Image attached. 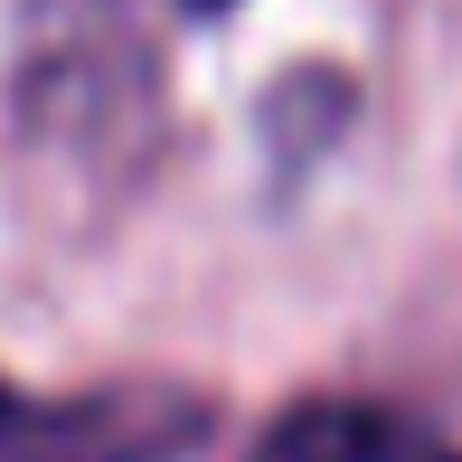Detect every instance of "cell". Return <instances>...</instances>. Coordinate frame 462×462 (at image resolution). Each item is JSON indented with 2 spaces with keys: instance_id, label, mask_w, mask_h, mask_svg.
I'll return each mask as SVG.
<instances>
[{
  "instance_id": "cell-1",
  "label": "cell",
  "mask_w": 462,
  "mask_h": 462,
  "mask_svg": "<svg viewBox=\"0 0 462 462\" xmlns=\"http://www.w3.org/2000/svg\"><path fill=\"white\" fill-rule=\"evenodd\" d=\"M217 434V406L189 387H86L29 396L0 377V462H189Z\"/></svg>"
},
{
  "instance_id": "cell-2",
  "label": "cell",
  "mask_w": 462,
  "mask_h": 462,
  "mask_svg": "<svg viewBox=\"0 0 462 462\" xmlns=\"http://www.w3.org/2000/svg\"><path fill=\"white\" fill-rule=\"evenodd\" d=\"M245 462H462L453 434H434L406 406H368V396H302L255 434Z\"/></svg>"
},
{
  "instance_id": "cell-3",
  "label": "cell",
  "mask_w": 462,
  "mask_h": 462,
  "mask_svg": "<svg viewBox=\"0 0 462 462\" xmlns=\"http://www.w3.org/2000/svg\"><path fill=\"white\" fill-rule=\"evenodd\" d=\"M189 10H236V0H189Z\"/></svg>"
}]
</instances>
